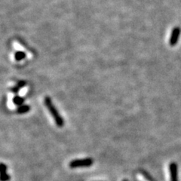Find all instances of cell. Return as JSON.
<instances>
[{"mask_svg":"<svg viewBox=\"0 0 181 181\" xmlns=\"http://www.w3.org/2000/svg\"><path fill=\"white\" fill-rule=\"evenodd\" d=\"M180 33L181 30L180 27L176 26V27L173 28L171 36H170V39H169V45H171V46H175L177 44Z\"/></svg>","mask_w":181,"mask_h":181,"instance_id":"obj_3","label":"cell"},{"mask_svg":"<svg viewBox=\"0 0 181 181\" xmlns=\"http://www.w3.org/2000/svg\"><path fill=\"white\" fill-rule=\"evenodd\" d=\"M6 171H7V167L3 163H2L1 164V174H2L1 180L2 181H8L10 179V177L8 175Z\"/></svg>","mask_w":181,"mask_h":181,"instance_id":"obj_5","label":"cell"},{"mask_svg":"<svg viewBox=\"0 0 181 181\" xmlns=\"http://www.w3.org/2000/svg\"><path fill=\"white\" fill-rule=\"evenodd\" d=\"M24 98L20 97V96H15L13 98V102H14V104L18 105V106H21L22 103H24Z\"/></svg>","mask_w":181,"mask_h":181,"instance_id":"obj_9","label":"cell"},{"mask_svg":"<svg viewBox=\"0 0 181 181\" xmlns=\"http://www.w3.org/2000/svg\"><path fill=\"white\" fill-rule=\"evenodd\" d=\"M26 82H25V81H20V82L17 84V86H16L15 87H13L12 88H11V91L14 93H18L20 89L22 88L23 87H24V86H26Z\"/></svg>","mask_w":181,"mask_h":181,"instance_id":"obj_6","label":"cell"},{"mask_svg":"<svg viewBox=\"0 0 181 181\" xmlns=\"http://www.w3.org/2000/svg\"><path fill=\"white\" fill-rule=\"evenodd\" d=\"M26 58V53L21 51H18L14 53V59L17 61H21Z\"/></svg>","mask_w":181,"mask_h":181,"instance_id":"obj_7","label":"cell"},{"mask_svg":"<svg viewBox=\"0 0 181 181\" xmlns=\"http://www.w3.org/2000/svg\"><path fill=\"white\" fill-rule=\"evenodd\" d=\"M30 107L28 105H21L18 108L17 112L20 113V114H24V113H28V112L30 111Z\"/></svg>","mask_w":181,"mask_h":181,"instance_id":"obj_8","label":"cell"},{"mask_svg":"<svg viewBox=\"0 0 181 181\" xmlns=\"http://www.w3.org/2000/svg\"><path fill=\"white\" fill-rule=\"evenodd\" d=\"M170 171V181H178V168L177 165L174 162L170 164L169 165Z\"/></svg>","mask_w":181,"mask_h":181,"instance_id":"obj_4","label":"cell"},{"mask_svg":"<svg viewBox=\"0 0 181 181\" xmlns=\"http://www.w3.org/2000/svg\"><path fill=\"white\" fill-rule=\"evenodd\" d=\"M93 165V160L91 158H82V159H75L70 162V167L77 168V167H88Z\"/></svg>","mask_w":181,"mask_h":181,"instance_id":"obj_2","label":"cell"},{"mask_svg":"<svg viewBox=\"0 0 181 181\" xmlns=\"http://www.w3.org/2000/svg\"><path fill=\"white\" fill-rule=\"evenodd\" d=\"M45 105L46 106V107H47L48 110L50 112L51 115V116L54 118L56 125L60 128L63 127V124H64L63 118H62L61 115L59 114V113H58V111L57 110L56 107L54 106V104H53L52 100H51V99L49 97H45Z\"/></svg>","mask_w":181,"mask_h":181,"instance_id":"obj_1","label":"cell"}]
</instances>
